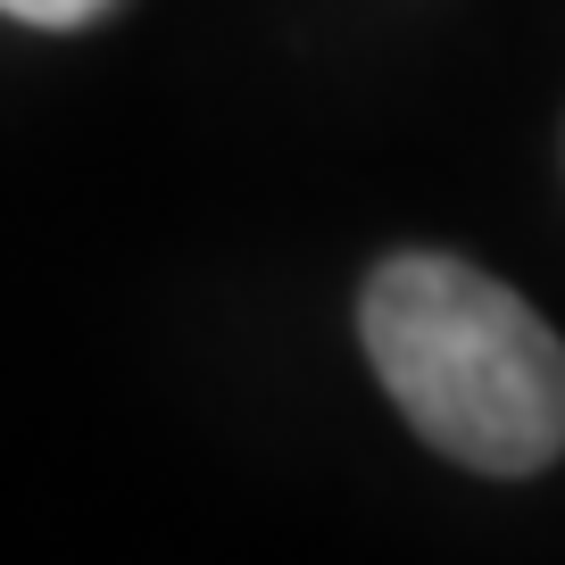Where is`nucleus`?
<instances>
[{
  "label": "nucleus",
  "instance_id": "f257e3e1",
  "mask_svg": "<svg viewBox=\"0 0 565 565\" xmlns=\"http://www.w3.org/2000/svg\"><path fill=\"white\" fill-rule=\"evenodd\" d=\"M358 333L441 458L475 475H541L565 458V341L482 266L441 249H399L374 266Z\"/></svg>",
  "mask_w": 565,
  "mask_h": 565
},
{
  "label": "nucleus",
  "instance_id": "f03ea898",
  "mask_svg": "<svg viewBox=\"0 0 565 565\" xmlns=\"http://www.w3.org/2000/svg\"><path fill=\"white\" fill-rule=\"evenodd\" d=\"M117 0H0V18H18V25H92Z\"/></svg>",
  "mask_w": 565,
  "mask_h": 565
}]
</instances>
